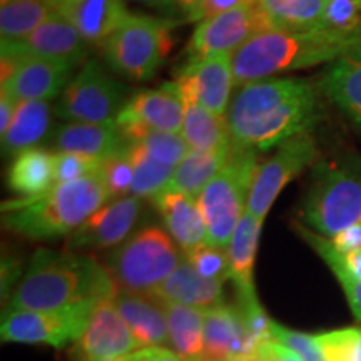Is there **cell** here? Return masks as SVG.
<instances>
[{
    "label": "cell",
    "mask_w": 361,
    "mask_h": 361,
    "mask_svg": "<svg viewBox=\"0 0 361 361\" xmlns=\"http://www.w3.org/2000/svg\"><path fill=\"white\" fill-rule=\"evenodd\" d=\"M316 157L318 146L313 134L303 133L274 149L273 156L261 159L247 197V213L264 221L284 186L310 168Z\"/></svg>",
    "instance_id": "cell-11"
},
{
    "label": "cell",
    "mask_w": 361,
    "mask_h": 361,
    "mask_svg": "<svg viewBox=\"0 0 361 361\" xmlns=\"http://www.w3.org/2000/svg\"><path fill=\"white\" fill-rule=\"evenodd\" d=\"M57 16L66 19L85 42L104 47L129 16L124 0H49Z\"/></svg>",
    "instance_id": "cell-18"
},
{
    "label": "cell",
    "mask_w": 361,
    "mask_h": 361,
    "mask_svg": "<svg viewBox=\"0 0 361 361\" xmlns=\"http://www.w3.org/2000/svg\"><path fill=\"white\" fill-rule=\"evenodd\" d=\"M149 296L162 303H178L200 310H211L223 305L224 281H214V279L201 276L191 263L184 259Z\"/></svg>",
    "instance_id": "cell-23"
},
{
    "label": "cell",
    "mask_w": 361,
    "mask_h": 361,
    "mask_svg": "<svg viewBox=\"0 0 361 361\" xmlns=\"http://www.w3.org/2000/svg\"><path fill=\"white\" fill-rule=\"evenodd\" d=\"M256 356L259 361H303L298 356L295 351L281 345L276 340H269L263 343L258 350H256Z\"/></svg>",
    "instance_id": "cell-43"
},
{
    "label": "cell",
    "mask_w": 361,
    "mask_h": 361,
    "mask_svg": "<svg viewBox=\"0 0 361 361\" xmlns=\"http://www.w3.org/2000/svg\"><path fill=\"white\" fill-rule=\"evenodd\" d=\"M252 2V0H202V4L196 8V12L189 17L188 20L191 22H201L209 19V17L219 16V13L229 12L233 8H238L246 4Z\"/></svg>",
    "instance_id": "cell-42"
},
{
    "label": "cell",
    "mask_w": 361,
    "mask_h": 361,
    "mask_svg": "<svg viewBox=\"0 0 361 361\" xmlns=\"http://www.w3.org/2000/svg\"><path fill=\"white\" fill-rule=\"evenodd\" d=\"M180 134L188 146L196 151H209L231 144L226 116H216L194 101L184 102V124Z\"/></svg>",
    "instance_id": "cell-32"
},
{
    "label": "cell",
    "mask_w": 361,
    "mask_h": 361,
    "mask_svg": "<svg viewBox=\"0 0 361 361\" xmlns=\"http://www.w3.org/2000/svg\"><path fill=\"white\" fill-rule=\"evenodd\" d=\"M111 200L101 173L56 184L35 197H16L2 204V224L30 239L71 236Z\"/></svg>",
    "instance_id": "cell-4"
},
{
    "label": "cell",
    "mask_w": 361,
    "mask_h": 361,
    "mask_svg": "<svg viewBox=\"0 0 361 361\" xmlns=\"http://www.w3.org/2000/svg\"><path fill=\"white\" fill-rule=\"evenodd\" d=\"M273 340L290 348L303 361H324L323 351L319 348L318 338L306 335V333L295 331L281 324L273 323Z\"/></svg>",
    "instance_id": "cell-41"
},
{
    "label": "cell",
    "mask_w": 361,
    "mask_h": 361,
    "mask_svg": "<svg viewBox=\"0 0 361 361\" xmlns=\"http://www.w3.org/2000/svg\"><path fill=\"white\" fill-rule=\"evenodd\" d=\"M171 84L183 102L194 101L213 114L224 117L231 106L233 89L236 87L233 54L189 59Z\"/></svg>",
    "instance_id": "cell-13"
},
{
    "label": "cell",
    "mask_w": 361,
    "mask_h": 361,
    "mask_svg": "<svg viewBox=\"0 0 361 361\" xmlns=\"http://www.w3.org/2000/svg\"><path fill=\"white\" fill-rule=\"evenodd\" d=\"M2 4H8V2H16V0H0Z\"/></svg>",
    "instance_id": "cell-52"
},
{
    "label": "cell",
    "mask_w": 361,
    "mask_h": 361,
    "mask_svg": "<svg viewBox=\"0 0 361 361\" xmlns=\"http://www.w3.org/2000/svg\"><path fill=\"white\" fill-rule=\"evenodd\" d=\"M318 119L316 87L300 78H271L243 85L226 114L231 142L256 152L311 133Z\"/></svg>",
    "instance_id": "cell-1"
},
{
    "label": "cell",
    "mask_w": 361,
    "mask_h": 361,
    "mask_svg": "<svg viewBox=\"0 0 361 361\" xmlns=\"http://www.w3.org/2000/svg\"><path fill=\"white\" fill-rule=\"evenodd\" d=\"M75 67L39 57L2 52V90L13 101H51L71 82Z\"/></svg>",
    "instance_id": "cell-14"
},
{
    "label": "cell",
    "mask_w": 361,
    "mask_h": 361,
    "mask_svg": "<svg viewBox=\"0 0 361 361\" xmlns=\"http://www.w3.org/2000/svg\"><path fill=\"white\" fill-rule=\"evenodd\" d=\"M361 47V32L340 34L328 29L288 32L269 29L233 54L236 87L279 78L286 72L331 64L351 49Z\"/></svg>",
    "instance_id": "cell-3"
},
{
    "label": "cell",
    "mask_w": 361,
    "mask_h": 361,
    "mask_svg": "<svg viewBox=\"0 0 361 361\" xmlns=\"http://www.w3.org/2000/svg\"><path fill=\"white\" fill-rule=\"evenodd\" d=\"M329 241L335 246V250L343 252V255L361 251V223L345 229V231L329 239Z\"/></svg>",
    "instance_id": "cell-44"
},
{
    "label": "cell",
    "mask_w": 361,
    "mask_h": 361,
    "mask_svg": "<svg viewBox=\"0 0 361 361\" xmlns=\"http://www.w3.org/2000/svg\"><path fill=\"white\" fill-rule=\"evenodd\" d=\"M117 293L109 269L92 256L71 250H37L13 291L11 310H67L114 300Z\"/></svg>",
    "instance_id": "cell-2"
},
{
    "label": "cell",
    "mask_w": 361,
    "mask_h": 361,
    "mask_svg": "<svg viewBox=\"0 0 361 361\" xmlns=\"http://www.w3.org/2000/svg\"><path fill=\"white\" fill-rule=\"evenodd\" d=\"M114 303L141 348H156L169 343L168 318L159 301L149 295L119 291Z\"/></svg>",
    "instance_id": "cell-25"
},
{
    "label": "cell",
    "mask_w": 361,
    "mask_h": 361,
    "mask_svg": "<svg viewBox=\"0 0 361 361\" xmlns=\"http://www.w3.org/2000/svg\"><path fill=\"white\" fill-rule=\"evenodd\" d=\"M319 87L361 134V47L331 62L323 72Z\"/></svg>",
    "instance_id": "cell-22"
},
{
    "label": "cell",
    "mask_w": 361,
    "mask_h": 361,
    "mask_svg": "<svg viewBox=\"0 0 361 361\" xmlns=\"http://www.w3.org/2000/svg\"><path fill=\"white\" fill-rule=\"evenodd\" d=\"M255 353L256 346L247 335L236 306L223 303L211 310H204L202 361H226L234 356Z\"/></svg>",
    "instance_id": "cell-20"
},
{
    "label": "cell",
    "mask_w": 361,
    "mask_h": 361,
    "mask_svg": "<svg viewBox=\"0 0 361 361\" xmlns=\"http://www.w3.org/2000/svg\"><path fill=\"white\" fill-rule=\"evenodd\" d=\"M166 231L184 252H191L207 243V229L194 197L176 191H162L152 197Z\"/></svg>",
    "instance_id": "cell-21"
},
{
    "label": "cell",
    "mask_w": 361,
    "mask_h": 361,
    "mask_svg": "<svg viewBox=\"0 0 361 361\" xmlns=\"http://www.w3.org/2000/svg\"><path fill=\"white\" fill-rule=\"evenodd\" d=\"M116 123L117 126H142L180 134L184 124V102L171 82L161 89L141 90L129 97Z\"/></svg>",
    "instance_id": "cell-19"
},
{
    "label": "cell",
    "mask_w": 361,
    "mask_h": 361,
    "mask_svg": "<svg viewBox=\"0 0 361 361\" xmlns=\"http://www.w3.org/2000/svg\"><path fill=\"white\" fill-rule=\"evenodd\" d=\"M273 29L258 0L201 20L189 39V59L234 54L252 37Z\"/></svg>",
    "instance_id": "cell-12"
},
{
    "label": "cell",
    "mask_w": 361,
    "mask_h": 361,
    "mask_svg": "<svg viewBox=\"0 0 361 361\" xmlns=\"http://www.w3.org/2000/svg\"><path fill=\"white\" fill-rule=\"evenodd\" d=\"M128 146L116 121L102 124L67 123L54 134V147L59 152H75L96 159H106Z\"/></svg>",
    "instance_id": "cell-24"
},
{
    "label": "cell",
    "mask_w": 361,
    "mask_h": 361,
    "mask_svg": "<svg viewBox=\"0 0 361 361\" xmlns=\"http://www.w3.org/2000/svg\"><path fill=\"white\" fill-rule=\"evenodd\" d=\"M142 213L139 197L126 196L106 202L67 239L71 251L107 250L123 245Z\"/></svg>",
    "instance_id": "cell-17"
},
{
    "label": "cell",
    "mask_w": 361,
    "mask_h": 361,
    "mask_svg": "<svg viewBox=\"0 0 361 361\" xmlns=\"http://www.w3.org/2000/svg\"><path fill=\"white\" fill-rule=\"evenodd\" d=\"M263 223V219L246 211L228 246L229 279H233L236 288L238 300L258 298L255 288V261Z\"/></svg>",
    "instance_id": "cell-26"
},
{
    "label": "cell",
    "mask_w": 361,
    "mask_h": 361,
    "mask_svg": "<svg viewBox=\"0 0 361 361\" xmlns=\"http://www.w3.org/2000/svg\"><path fill=\"white\" fill-rule=\"evenodd\" d=\"M129 2L137 4V6L154 8V11H159V12L176 13L173 4H171V0H129Z\"/></svg>",
    "instance_id": "cell-48"
},
{
    "label": "cell",
    "mask_w": 361,
    "mask_h": 361,
    "mask_svg": "<svg viewBox=\"0 0 361 361\" xmlns=\"http://www.w3.org/2000/svg\"><path fill=\"white\" fill-rule=\"evenodd\" d=\"M324 361H361V328H343L318 335Z\"/></svg>",
    "instance_id": "cell-36"
},
{
    "label": "cell",
    "mask_w": 361,
    "mask_h": 361,
    "mask_svg": "<svg viewBox=\"0 0 361 361\" xmlns=\"http://www.w3.org/2000/svg\"><path fill=\"white\" fill-rule=\"evenodd\" d=\"M171 4H173L176 12H183L189 19L196 12V8L201 6L202 0H171Z\"/></svg>",
    "instance_id": "cell-49"
},
{
    "label": "cell",
    "mask_w": 361,
    "mask_h": 361,
    "mask_svg": "<svg viewBox=\"0 0 361 361\" xmlns=\"http://www.w3.org/2000/svg\"><path fill=\"white\" fill-rule=\"evenodd\" d=\"M179 264V246L169 233L146 226L112 252L106 268L119 291L151 295Z\"/></svg>",
    "instance_id": "cell-8"
},
{
    "label": "cell",
    "mask_w": 361,
    "mask_h": 361,
    "mask_svg": "<svg viewBox=\"0 0 361 361\" xmlns=\"http://www.w3.org/2000/svg\"><path fill=\"white\" fill-rule=\"evenodd\" d=\"M99 173L102 176L104 184H106L107 192H109L111 197L119 200V197H126L128 194H130L134 180V169L128 154V146L123 151L102 159Z\"/></svg>",
    "instance_id": "cell-37"
},
{
    "label": "cell",
    "mask_w": 361,
    "mask_h": 361,
    "mask_svg": "<svg viewBox=\"0 0 361 361\" xmlns=\"http://www.w3.org/2000/svg\"><path fill=\"white\" fill-rule=\"evenodd\" d=\"M128 89L111 78L97 61H85L56 104V116L67 123L102 124L116 121L128 102Z\"/></svg>",
    "instance_id": "cell-9"
},
{
    "label": "cell",
    "mask_w": 361,
    "mask_h": 361,
    "mask_svg": "<svg viewBox=\"0 0 361 361\" xmlns=\"http://www.w3.org/2000/svg\"><path fill=\"white\" fill-rule=\"evenodd\" d=\"M119 129L123 130L126 141L129 144H137L157 161L173 166V168H176L191 151L183 134L149 129L142 126H119Z\"/></svg>",
    "instance_id": "cell-35"
},
{
    "label": "cell",
    "mask_w": 361,
    "mask_h": 361,
    "mask_svg": "<svg viewBox=\"0 0 361 361\" xmlns=\"http://www.w3.org/2000/svg\"><path fill=\"white\" fill-rule=\"evenodd\" d=\"M323 29L340 34L361 32V0H328Z\"/></svg>",
    "instance_id": "cell-39"
},
{
    "label": "cell",
    "mask_w": 361,
    "mask_h": 361,
    "mask_svg": "<svg viewBox=\"0 0 361 361\" xmlns=\"http://www.w3.org/2000/svg\"><path fill=\"white\" fill-rule=\"evenodd\" d=\"M186 259L201 276L214 279V281H226V279H229L228 247L206 243V245L188 252Z\"/></svg>",
    "instance_id": "cell-38"
},
{
    "label": "cell",
    "mask_w": 361,
    "mask_h": 361,
    "mask_svg": "<svg viewBox=\"0 0 361 361\" xmlns=\"http://www.w3.org/2000/svg\"><path fill=\"white\" fill-rule=\"evenodd\" d=\"M276 30L306 32L323 29L328 0H258Z\"/></svg>",
    "instance_id": "cell-31"
},
{
    "label": "cell",
    "mask_w": 361,
    "mask_h": 361,
    "mask_svg": "<svg viewBox=\"0 0 361 361\" xmlns=\"http://www.w3.org/2000/svg\"><path fill=\"white\" fill-rule=\"evenodd\" d=\"M17 102L7 92L0 90V135H6L16 117Z\"/></svg>",
    "instance_id": "cell-46"
},
{
    "label": "cell",
    "mask_w": 361,
    "mask_h": 361,
    "mask_svg": "<svg viewBox=\"0 0 361 361\" xmlns=\"http://www.w3.org/2000/svg\"><path fill=\"white\" fill-rule=\"evenodd\" d=\"M87 42L56 12L24 40H2V52L19 57H39L78 67L85 64Z\"/></svg>",
    "instance_id": "cell-16"
},
{
    "label": "cell",
    "mask_w": 361,
    "mask_h": 361,
    "mask_svg": "<svg viewBox=\"0 0 361 361\" xmlns=\"http://www.w3.org/2000/svg\"><path fill=\"white\" fill-rule=\"evenodd\" d=\"M141 348L121 316L114 300L101 301L92 311L87 326L69 350V361L121 358Z\"/></svg>",
    "instance_id": "cell-15"
},
{
    "label": "cell",
    "mask_w": 361,
    "mask_h": 361,
    "mask_svg": "<svg viewBox=\"0 0 361 361\" xmlns=\"http://www.w3.org/2000/svg\"><path fill=\"white\" fill-rule=\"evenodd\" d=\"M52 126V107L49 101L17 104L11 129L2 137V152L16 157L27 149L37 147L45 141Z\"/></svg>",
    "instance_id": "cell-27"
},
{
    "label": "cell",
    "mask_w": 361,
    "mask_h": 361,
    "mask_svg": "<svg viewBox=\"0 0 361 361\" xmlns=\"http://www.w3.org/2000/svg\"><path fill=\"white\" fill-rule=\"evenodd\" d=\"M97 305L87 303L57 311L8 310L4 314L0 336L2 341L62 348L79 340Z\"/></svg>",
    "instance_id": "cell-10"
},
{
    "label": "cell",
    "mask_w": 361,
    "mask_h": 361,
    "mask_svg": "<svg viewBox=\"0 0 361 361\" xmlns=\"http://www.w3.org/2000/svg\"><path fill=\"white\" fill-rule=\"evenodd\" d=\"M226 361H259V360L256 355H241V356H234V358L226 360Z\"/></svg>",
    "instance_id": "cell-50"
},
{
    "label": "cell",
    "mask_w": 361,
    "mask_h": 361,
    "mask_svg": "<svg viewBox=\"0 0 361 361\" xmlns=\"http://www.w3.org/2000/svg\"><path fill=\"white\" fill-rule=\"evenodd\" d=\"M255 149L231 142V154L226 166L197 196L207 229V243L228 247L239 221L246 213L247 197L259 166Z\"/></svg>",
    "instance_id": "cell-6"
},
{
    "label": "cell",
    "mask_w": 361,
    "mask_h": 361,
    "mask_svg": "<svg viewBox=\"0 0 361 361\" xmlns=\"http://www.w3.org/2000/svg\"><path fill=\"white\" fill-rule=\"evenodd\" d=\"M102 161L75 152H54V178L56 184H66L99 173Z\"/></svg>",
    "instance_id": "cell-40"
},
{
    "label": "cell",
    "mask_w": 361,
    "mask_h": 361,
    "mask_svg": "<svg viewBox=\"0 0 361 361\" xmlns=\"http://www.w3.org/2000/svg\"><path fill=\"white\" fill-rule=\"evenodd\" d=\"M7 186L17 197L42 196L56 186L54 152L32 147L13 157L7 174Z\"/></svg>",
    "instance_id": "cell-28"
},
{
    "label": "cell",
    "mask_w": 361,
    "mask_h": 361,
    "mask_svg": "<svg viewBox=\"0 0 361 361\" xmlns=\"http://www.w3.org/2000/svg\"><path fill=\"white\" fill-rule=\"evenodd\" d=\"M128 361H189L179 356L176 351H171L162 346L156 348H141L128 355Z\"/></svg>",
    "instance_id": "cell-45"
},
{
    "label": "cell",
    "mask_w": 361,
    "mask_h": 361,
    "mask_svg": "<svg viewBox=\"0 0 361 361\" xmlns=\"http://www.w3.org/2000/svg\"><path fill=\"white\" fill-rule=\"evenodd\" d=\"M54 13L49 0H16L0 6L2 40H24Z\"/></svg>",
    "instance_id": "cell-33"
},
{
    "label": "cell",
    "mask_w": 361,
    "mask_h": 361,
    "mask_svg": "<svg viewBox=\"0 0 361 361\" xmlns=\"http://www.w3.org/2000/svg\"><path fill=\"white\" fill-rule=\"evenodd\" d=\"M301 219L306 228L328 239L361 223V159L351 157L316 164Z\"/></svg>",
    "instance_id": "cell-5"
},
{
    "label": "cell",
    "mask_w": 361,
    "mask_h": 361,
    "mask_svg": "<svg viewBox=\"0 0 361 361\" xmlns=\"http://www.w3.org/2000/svg\"><path fill=\"white\" fill-rule=\"evenodd\" d=\"M94 361H128V356H121V358H107V360H94Z\"/></svg>",
    "instance_id": "cell-51"
},
{
    "label": "cell",
    "mask_w": 361,
    "mask_h": 361,
    "mask_svg": "<svg viewBox=\"0 0 361 361\" xmlns=\"http://www.w3.org/2000/svg\"><path fill=\"white\" fill-rule=\"evenodd\" d=\"M128 154L134 169L130 196L139 197V200H142V197H151L152 200L169 188L176 168L157 161L137 144L128 142Z\"/></svg>",
    "instance_id": "cell-34"
},
{
    "label": "cell",
    "mask_w": 361,
    "mask_h": 361,
    "mask_svg": "<svg viewBox=\"0 0 361 361\" xmlns=\"http://www.w3.org/2000/svg\"><path fill=\"white\" fill-rule=\"evenodd\" d=\"M341 286L345 290L346 298H348L351 311L361 322V279H358V281H345L341 283Z\"/></svg>",
    "instance_id": "cell-47"
},
{
    "label": "cell",
    "mask_w": 361,
    "mask_h": 361,
    "mask_svg": "<svg viewBox=\"0 0 361 361\" xmlns=\"http://www.w3.org/2000/svg\"><path fill=\"white\" fill-rule=\"evenodd\" d=\"M169 328V345L189 361H202L204 353V310L178 303H162Z\"/></svg>",
    "instance_id": "cell-30"
},
{
    "label": "cell",
    "mask_w": 361,
    "mask_h": 361,
    "mask_svg": "<svg viewBox=\"0 0 361 361\" xmlns=\"http://www.w3.org/2000/svg\"><path fill=\"white\" fill-rule=\"evenodd\" d=\"M229 154H231V144L224 147L209 149V151L191 149L188 156L176 166L168 191L183 192L197 200L202 189L224 168Z\"/></svg>",
    "instance_id": "cell-29"
},
{
    "label": "cell",
    "mask_w": 361,
    "mask_h": 361,
    "mask_svg": "<svg viewBox=\"0 0 361 361\" xmlns=\"http://www.w3.org/2000/svg\"><path fill=\"white\" fill-rule=\"evenodd\" d=\"M173 45V22L129 12L102 47V57L112 72L142 82L154 78Z\"/></svg>",
    "instance_id": "cell-7"
}]
</instances>
